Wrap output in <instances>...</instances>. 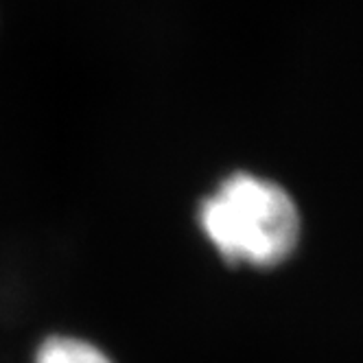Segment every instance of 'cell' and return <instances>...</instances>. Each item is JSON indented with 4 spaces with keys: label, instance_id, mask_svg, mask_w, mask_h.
Returning <instances> with one entry per match:
<instances>
[{
    "label": "cell",
    "instance_id": "obj_1",
    "mask_svg": "<svg viewBox=\"0 0 363 363\" xmlns=\"http://www.w3.org/2000/svg\"><path fill=\"white\" fill-rule=\"evenodd\" d=\"M203 237L232 265L272 269L296 252L300 213L291 195L272 179L235 173L203 199Z\"/></svg>",
    "mask_w": 363,
    "mask_h": 363
},
{
    "label": "cell",
    "instance_id": "obj_2",
    "mask_svg": "<svg viewBox=\"0 0 363 363\" xmlns=\"http://www.w3.org/2000/svg\"><path fill=\"white\" fill-rule=\"evenodd\" d=\"M31 363H114L92 342L72 335H50L35 348Z\"/></svg>",
    "mask_w": 363,
    "mask_h": 363
}]
</instances>
